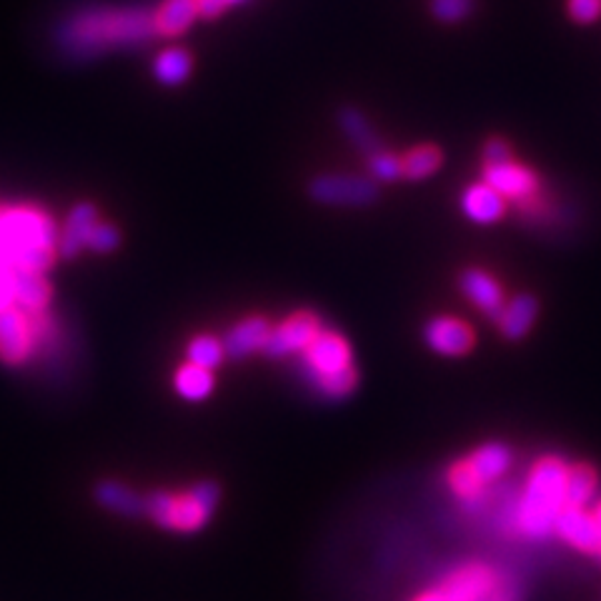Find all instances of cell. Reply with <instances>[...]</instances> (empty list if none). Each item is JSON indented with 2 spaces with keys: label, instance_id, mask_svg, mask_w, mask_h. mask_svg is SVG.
Listing matches in <instances>:
<instances>
[{
  "label": "cell",
  "instance_id": "obj_1",
  "mask_svg": "<svg viewBox=\"0 0 601 601\" xmlns=\"http://www.w3.org/2000/svg\"><path fill=\"white\" fill-rule=\"evenodd\" d=\"M159 36L156 8L148 6H83L56 28L58 48L76 61H88L113 48L146 46Z\"/></svg>",
  "mask_w": 601,
  "mask_h": 601
},
{
  "label": "cell",
  "instance_id": "obj_2",
  "mask_svg": "<svg viewBox=\"0 0 601 601\" xmlns=\"http://www.w3.org/2000/svg\"><path fill=\"white\" fill-rule=\"evenodd\" d=\"M58 251V229L43 211L8 206L0 211V259L21 273L51 269Z\"/></svg>",
  "mask_w": 601,
  "mask_h": 601
},
{
  "label": "cell",
  "instance_id": "obj_3",
  "mask_svg": "<svg viewBox=\"0 0 601 601\" xmlns=\"http://www.w3.org/2000/svg\"><path fill=\"white\" fill-rule=\"evenodd\" d=\"M569 467L559 457L539 459L527 479L519 499L517 529L529 539H549L554 534L557 517L567 507Z\"/></svg>",
  "mask_w": 601,
  "mask_h": 601
},
{
  "label": "cell",
  "instance_id": "obj_4",
  "mask_svg": "<svg viewBox=\"0 0 601 601\" xmlns=\"http://www.w3.org/2000/svg\"><path fill=\"white\" fill-rule=\"evenodd\" d=\"M221 489L213 481H201L186 494H169V491H151L143 497V514L156 524L171 531H196L206 527V521L219 507Z\"/></svg>",
  "mask_w": 601,
  "mask_h": 601
},
{
  "label": "cell",
  "instance_id": "obj_5",
  "mask_svg": "<svg viewBox=\"0 0 601 601\" xmlns=\"http://www.w3.org/2000/svg\"><path fill=\"white\" fill-rule=\"evenodd\" d=\"M38 321L41 313H31L16 303L0 309V361L21 367L33 357L38 339H43V327Z\"/></svg>",
  "mask_w": 601,
  "mask_h": 601
},
{
  "label": "cell",
  "instance_id": "obj_6",
  "mask_svg": "<svg viewBox=\"0 0 601 601\" xmlns=\"http://www.w3.org/2000/svg\"><path fill=\"white\" fill-rule=\"evenodd\" d=\"M309 193L313 201L327 206H349V209H361V206H371L379 196V186L361 179V176H339L327 173L317 176L309 183Z\"/></svg>",
  "mask_w": 601,
  "mask_h": 601
},
{
  "label": "cell",
  "instance_id": "obj_7",
  "mask_svg": "<svg viewBox=\"0 0 601 601\" xmlns=\"http://www.w3.org/2000/svg\"><path fill=\"white\" fill-rule=\"evenodd\" d=\"M321 331V321L317 313H293L289 321H283L279 329H271V337L266 341L263 353L269 359L291 357L296 351H303Z\"/></svg>",
  "mask_w": 601,
  "mask_h": 601
},
{
  "label": "cell",
  "instance_id": "obj_8",
  "mask_svg": "<svg viewBox=\"0 0 601 601\" xmlns=\"http://www.w3.org/2000/svg\"><path fill=\"white\" fill-rule=\"evenodd\" d=\"M554 534L567 541L571 549L581 551V554L599 557L601 554V531L591 511L581 507H564L557 517Z\"/></svg>",
  "mask_w": 601,
  "mask_h": 601
},
{
  "label": "cell",
  "instance_id": "obj_9",
  "mask_svg": "<svg viewBox=\"0 0 601 601\" xmlns=\"http://www.w3.org/2000/svg\"><path fill=\"white\" fill-rule=\"evenodd\" d=\"M484 181L491 186V189L504 196V199H514L519 203H529L531 199H537V193H539L537 176L531 173L527 166H519L511 161L487 166Z\"/></svg>",
  "mask_w": 601,
  "mask_h": 601
},
{
  "label": "cell",
  "instance_id": "obj_10",
  "mask_svg": "<svg viewBox=\"0 0 601 601\" xmlns=\"http://www.w3.org/2000/svg\"><path fill=\"white\" fill-rule=\"evenodd\" d=\"M423 339L429 347L443 357H464L474 347V331L464 321L451 317H437L423 329Z\"/></svg>",
  "mask_w": 601,
  "mask_h": 601
},
{
  "label": "cell",
  "instance_id": "obj_11",
  "mask_svg": "<svg viewBox=\"0 0 601 601\" xmlns=\"http://www.w3.org/2000/svg\"><path fill=\"white\" fill-rule=\"evenodd\" d=\"M303 353L309 373H333L351 367L349 343L333 331H319Z\"/></svg>",
  "mask_w": 601,
  "mask_h": 601
},
{
  "label": "cell",
  "instance_id": "obj_12",
  "mask_svg": "<svg viewBox=\"0 0 601 601\" xmlns=\"http://www.w3.org/2000/svg\"><path fill=\"white\" fill-rule=\"evenodd\" d=\"M271 337V327L263 317H251L246 321H239L229 333L221 339L226 357L231 359H246L256 351H263L266 341Z\"/></svg>",
  "mask_w": 601,
  "mask_h": 601
},
{
  "label": "cell",
  "instance_id": "obj_13",
  "mask_svg": "<svg viewBox=\"0 0 601 601\" xmlns=\"http://www.w3.org/2000/svg\"><path fill=\"white\" fill-rule=\"evenodd\" d=\"M98 223V211L93 203H78L76 209L68 213L63 231L58 233V253L63 259H73V256L81 253L88 243V236L96 229Z\"/></svg>",
  "mask_w": 601,
  "mask_h": 601
},
{
  "label": "cell",
  "instance_id": "obj_14",
  "mask_svg": "<svg viewBox=\"0 0 601 601\" xmlns=\"http://www.w3.org/2000/svg\"><path fill=\"white\" fill-rule=\"evenodd\" d=\"M459 283L461 291L469 296V301L481 311H487L489 317L497 319L501 309H504V289H501L494 276H489L487 271L469 269L461 273Z\"/></svg>",
  "mask_w": 601,
  "mask_h": 601
},
{
  "label": "cell",
  "instance_id": "obj_15",
  "mask_svg": "<svg viewBox=\"0 0 601 601\" xmlns=\"http://www.w3.org/2000/svg\"><path fill=\"white\" fill-rule=\"evenodd\" d=\"M537 317H539V301L534 299V296L521 293L514 301L504 303V309H501L497 321H499L501 333H504L507 339L517 341L527 337L531 327H534Z\"/></svg>",
  "mask_w": 601,
  "mask_h": 601
},
{
  "label": "cell",
  "instance_id": "obj_16",
  "mask_svg": "<svg viewBox=\"0 0 601 601\" xmlns=\"http://www.w3.org/2000/svg\"><path fill=\"white\" fill-rule=\"evenodd\" d=\"M461 209L474 223H497L507 213V201L489 183H479L464 193Z\"/></svg>",
  "mask_w": 601,
  "mask_h": 601
},
{
  "label": "cell",
  "instance_id": "obj_17",
  "mask_svg": "<svg viewBox=\"0 0 601 601\" xmlns=\"http://www.w3.org/2000/svg\"><path fill=\"white\" fill-rule=\"evenodd\" d=\"M93 497L103 509L121 517H141L143 514V497L136 494L131 487L118 484V481H101L96 487Z\"/></svg>",
  "mask_w": 601,
  "mask_h": 601
},
{
  "label": "cell",
  "instance_id": "obj_18",
  "mask_svg": "<svg viewBox=\"0 0 601 601\" xmlns=\"http://www.w3.org/2000/svg\"><path fill=\"white\" fill-rule=\"evenodd\" d=\"M467 464L474 471L481 484H489V481L507 474V469L511 467V451L504 443H487V447L477 449L474 454L467 459Z\"/></svg>",
  "mask_w": 601,
  "mask_h": 601
},
{
  "label": "cell",
  "instance_id": "obj_19",
  "mask_svg": "<svg viewBox=\"0 0 601 601\" xmlns=\"http://www.w3.org/2000/svg\"><path fill=\"white\" fill-rule=\"evenodd\" d=\"M199 16V0H166L161 8H156V23L161 36H179L189 28Z\"/></svg>",
  "mask_w": 601,
  "mask_h": 601
},
{
  "label": "cell",
  "instance_id": "obj_20",
  "mask_svg": "<svg viewBox=\"0 0 601 601\" xmlns=\"http://www.w3.org/2000/svg\"><path fill=\"white\" fill-rule=\"evenodd\" d=\"M51 301V286L43 273H18L16 279V307L31 313H43Z\"/></svg>",
  "mask_w": 601,
  "mask_h": 601
},
{
  "label": "cell",
  "instance_id": "obj_21",
  "mask_svg": "<svg viewBox=\"0 0 601 601\" xmlns=\"http://www.w3.org/2000/svg\"><path fill=\"white\" fill-rule=\"evenodd\" d=\"M339 123L343 128V133H347L353 141V146L361 148V151L367 156L381 151L379 136L373 133V128L367 121V116L357 111V108H343V111L339 113Z\"/></svg>",
  "mask_w": 601,
  "mask_h": 601
},
{
  "label": "cell",
  "instance_id": "obj_22",
  "mask_svg": "<svg viewBox=\"0 0 601 601\" xmlns=\"http://www.w3.org/2000/svg\"><path fill=\"white\" fill-rule=\"evenodd\" d=\"M193 58L183 48H169L153 63V73L163 86H181L191 76Z\"/></svg>",
  "mask_w": 601,
  "mask_h": 601
},
{
  "label": "cell",
  "instance_id": "obj_23",
  "mask_svg": "<svg viewBox=\"0 0 601 601\" xmlns=\"http://www.w3.org/2000/svg\"><path fill=\"white\" fill-rule=\"evenodd\" d=\"M597 487H599V477L597 471L579 464V467H569L567 474V507H581L587 509L591 499L597 497Z\"/></svg>",
  "mask_w": 601,
  "mask_h": 601
},
{
  "label": "cell",
  "instance_id": "obj_24",
  "mask_svg": "<svg viewBox=\"0 0 601 601\" xmlns=\"http://www.w3.org/2000/svg\"><path fill=\"white\" fill-rule=\"evenodd\" d=\"M176 391L189 401H203L213 391V373L189 363L176 373Z\"/></svg>",
  "mask_w": 601,
  "mask_h": 601
},
{
  "label": "cell",
  "instance_id": "obj_25",
  "mask_svg": "<svg viewBox=\"0 0 601 601\" xmlns=\"http://www.w3.org/2000/svg\"><path fill=\"white\" fill-rule=\"evenodd\" d=\"M401 161H403V176L411 181H421L439 169L441 151L433 146H421V148H413V151L403 156Z\"/></svg>",
  "mask_w": 601,
  "mask_h": 601
},
{
  "label": "cell",
  "instance_id": "obj_26",
  "mask_svg": "<svg viewBox=\"0 0 601 601\" xmlns=\"http://www.w3.org/2000/svg\"><path fill=\"white\" fill-rule=\"evenodd\" d=\"M313 387H317L323 397L329 399H347L349 393L357 389V371L351 367L333 371V373H311Z\"/></svg>",
  "mask_w": 601,
  "mask_h": 601
},
{
  "label": "cell",
  "instance_id": "obj_27",
  "mask_svg": "<svg viewBox=\"0 0 601 601\" xmlns=\"http://www.w3.org/2000/svg\"><path fill=\"white\" fill-rule=\"evenodd\" d=\"M186 357H189V363H193V367L213 371L216 367H221L226 351H223V343L216 337H196L189 343Z\"/></svg>",
  "mask_w": 601,
  "mask_h": 601
},
{
  "label": "cell",
  "instance_id": "obj_28",
  "mask_svg": "<svg viewBox=\"0 0 601 601\" xmlns=\"http://www.w3.org/2000/svg\"><path fill=\"white\" fill-rule=\"evenodd\" d=\"M449 484L461 501H479L481 491H484V484H481L474 471L469 469L467 461H459V464L451 467Z\"/></svg>",
  "mask_w": 601,
  "mask_h": 601
},
{
  "label": "cell",
  "instance_id": "obj_29",
  "mask_svg": "<svg viewBox=\"0 0 601 601\" xmlns=\"http://www.w3.org/2000/svg\"><path fill=\"white\" fill-rule=\"evenodd\" d=\"M369 173L373 181H399L403 176V161L389 151H377L369 156Z\"/></svg>",
  "mask_w": 601,
  "mask_h": 601
},
{
  "label": "cell",
  "instance_id": "obj_30",
  "mask_svg": "<svg viewBox=\"0 0 601 601\" xmlns=\"http://www.w3.org/2000/svg\"><path fill=\"white\" fill-rule=\"evenodd\" d=\"M431 13L441 23H461L474 13V0H431Z\"/></svg>",
  "mask_w": 601,
  "mask_h": 601
},
{
  "label": "cell",
  "instance_id": "obj_31",
  "mask_svg": "<svg viewBox=\"0 0 601 601\" xmlns=\"http://www.w3.org/2000/svg\"><path fill=\"white\" fill-rule=\"evenodd\" d=\"M118 243H121V233H118L111 223H96V229L88 236L86 249H91L96 253H111L113 249H118Z\"/></svg>",
  "mask_w": 601,
  "mask_h": 601
},
{
  "label": "cell",
  "instance_id": "obj_32",
  "mask_svg": "<svg viewBox=\"0 0 601 601\" xmlns=\"http://www.w3.org/2000/svg\"><path fill=\"white\" fill-rule=\"evenodd\" d=\"M569 18L579 26H591L601 18V0H567Z\"/></svg>",
  "mask_w": 601,
  "mask_h": 601
},
{
  "label": "cell",
  "instance_id": "obj_33",
  "mask_svg": "<svg viewBox=\"0 0 601 601\" xmlns=\"http://www.w3.org/2000/svg\"><path fill=\"white\" fill-rule=\"evenodd\" d=\"M18 273L11 263L0 259V309L3 307H11V303H16V279Z\"/></svg>",
  "mask_w": 601,
  "mask_h": 601
},
{
  "label": "cell",
  "instance_id": "obj_34",
  "mask_svg": "<svg viewBox=\"0 0 601 601\" xmlns=\"http://www.w3.org/2000/svg\"><path fill=\"white\" fill-rule=\"evenodd\" d=\"M484 161L487 166L507 163L511 161V148L501 141V138H491V141L484 146Z\"/></svg>",
  "mask_w": 601,
  "mask_h": 601
},
{
  "label": "cell",
  "instance_id": "obj_35",
  "mask_svg": "<svg viewBox=\"0 0 601 601\" xmlns=\"http://www.w3.org/2000/svg\"><path fill=\"white\" fill-rule=\"evenodd\" d=\"M223 8H226L223 0H199V16H203V18L221 16Z\"/></svg>",
  "mask_w": 601,
  "mask_h": 601
},
{
  "label": "cell",
  "instance_id": "obj_36",
  "mask_svg": "<svg viewBox=\"0 0 601 601\" xmlns=\"http://www.w3.org/2000/svg\"><path fill=\"white\" fill-rule=\"evenodd\" d=\"M413 601H447V599H443V594L439 589H431V591H423V594L417 597Z\"/></svg>",
  "mask_w": 601,
  "mask_h": 601
},
{
  "label": "cell",
  "instance_id": "obj_37",
  "mask_svg": "<svg viewBox=\"0 0 601 601\" xmlns=\"http://www.w3.org/2000/svg\"><path fill=\"white\" fill-rule=\"evenodd\" d=\"M591 514H594V519H597V524H599V531H601V501H599V504L594 507V511H591Z\"/></svg>",
  "mask_w": 601,
  "mask_h": 601
},
{
  "label": "cell",
  "instance_id": "obj_38",
  "mask_svg": "<svg viewBox=\"0 0 601 601\" xmlns=\"http://www.w3.org/2000/svg\"><path fill=\"white\" fill-rule=\"evenodd\" d=\"M599 559H601V554H599Z\"/></svg>",
  "mask_w": 601,
  "mask_h": 601
}]
</instances>
